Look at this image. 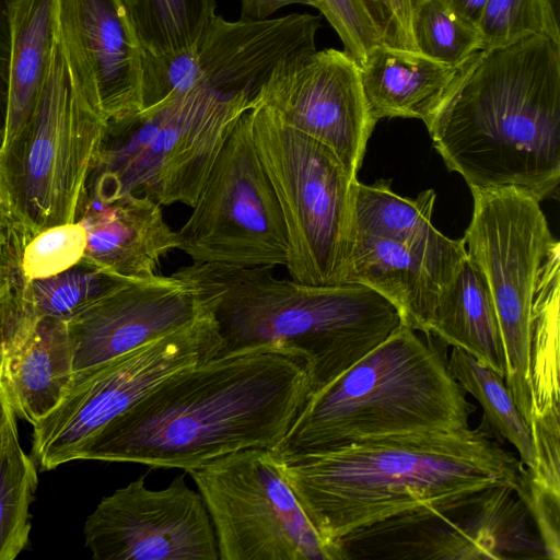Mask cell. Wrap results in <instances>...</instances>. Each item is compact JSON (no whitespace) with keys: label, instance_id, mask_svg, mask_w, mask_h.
<instances>
[{"label":"cell","instance_id":"obj_1","mask_svg":"<svg viewBox=\"0 0 560 560\" xmlns=\"http://www.w3.org/2000/svg\"><path fill=\"white\" fill-rule=\"evenodd\" d=\"M312 393L306 358L281 345L213 357L161 382L100 429L77 459L190 468L275 450Z\"/></svg>","mask_w":560,"mask_h":560},{"label":"cell","instance_id":"obj_2","mask_svg":"<svg viewBox=\"0 0 560 560\" xmlns=\"http://www.w3.org/2000/svg\"><path fill=\"white\" fill-rule=\"evenodd\" d=\"M272 457L323 540L400 515L454 508L479 492L515 485L523 467L487 423L475 429L365 439Z\"/></svg>","mask_w":560,"mask_h":560},{"label":"cell","instance_id":"obj_3","mask_svg":"<svg viewBox=\"0 0 560 560\" xmlns=\"http://www.w3.org/2000/svg\"><path fill=\"white\" fill-rule=\"evenodd\" d=\"M472 188L515 187L540 202L560 182V44L530 35L482 49L424 124Z\"/></svg>","mask_w":560,"mask_h":560},{"label":"cell","instance_id":"obj_4","mask_svg":"<svg viewBox=\"0 0 560 560\" xmlns=\"http://www.w3.org/2000/svg\"><path fill=\"white\" fill-rule=\"evenodd\" d=\"M173 275L187 282L215 320L218 355L264 345L289 346L307 361L312 393L386 340L398 310L360 283L313 285L272 268L191 262Z\"/></svg>","mask_w":560,"mask_h":560},{"label":"cell","instance_id":"obj_5","mask_svg":"<svg viewBox=\"0 0 560 560\" xmlns=\"http://www.w3.org/2000/svg\"><path fill=\"white\" fill-rule=\"evenodd\" d=\"M476 410L432 341L401 325L310 395L277 454L341 447L388 435L458 430Z\"/></svg>","mask_w":560,"mask_h":560},{"label":"cell","instance_id":"obj_6","mask_svg":"<svg viewBox=\"0 0 560 560\" xmlns=\"http://www.w3.org/2000/svg\"><path fill=\"white\" fill-rule=\"evenodd\" d=\"M252 95L195 86L136 113L107 120L85 199L108 203L143 195L161 206L194 207Z\"/></svg>","mask_w":560,"mask_h":560},{"label":"cell","instance_id":"obj_7","mask_svg":"<svg viewBox=\"0 0 560 560\" xmlns=\"http://www.w3.org/2000/svg\"><path fill=\"white\" fill-rule=\"evenodd\" d=\"M106 122L72 81L58 37L32 119L0 149V217L18 248L78 220Z\"/></svg>","mask_w":560,"mask_h":560},{"label":"cell","instance_id":"obj_8","mask_svg":"<svg viewBox=\"0 0 560 560\" xmlns=\"http://www.w3.org/2000/svg\"><path fill=\"white\" fill-rule=\"evenodd\" d=\"M259 160L275 190L288 240L292 280L345 283L354 240L353 185L336 154L265 106L249 109Z\"/></svg>","mask_w":560,"mask_h":560},{"label":"cell","instance_id":"obj_9","mask_svg":"<svg viewBox=\"0 0 560 560\" xmlns=\"http://www.w3.org/2000/svg\"><path fill=\"white\" fill-rule=\"evenodd\" d=\"M470 191L472 218L462 241L489 289L504 349V382L529 424L533 305L544 261L557 240L532 194L515 187Z\"/></svg>","mask_w":560,"mask_h":560},{"label":"cell","instance_id":"obj_10","mask_svg":"<svg viewBox=\"0 0 560 560\" xmlns=\"http://www.w3.org/2000/svg\"><path fill=\"white\" fill-rule=\"evenodd\" d=\"M222 347L213 317L186 326L98 365L74 372L57 407L33 425L31 456L39 470L77 459L82 446L173 374L217 357Z\"/></svg>","mask_w":560,"mask_h":560},{"label":"cell","instance_id":"obj_11","mask_svg":"<svg viewBox=\"0 0 560 560\" xmlns=\"http://www.w3.org/2000/svg\"><path fill=\"white\" fill-rule=\"evenodd\" d=\"M186 472L211 517L219 560H342L304 513L271 450L238 451Z\"/></svg>","mask_w":560,"mask_h":560},{"label":"cell","instance_id":"obj_12","mask_svg":"<svg viewBox=\"0 0 560 560\" xmlns=\"http://www.w3.org/2000/svg\"><path fill=\"white\" fill-rule=\"evenodd\" d=\"M249 109L234 125L189 218L177 231L178 249L192 262L287 265L284 221L255 148Z\"/></svg>","mask_w":560,"mask_h":560},{"label":"cell","instance_id":"obj_13","mask_svg":"<svg viewBox=\"0 0 560 560\" xmlns=\"http://www.w3.org/2000/svg\"><path fill=\"white\" fill-rule=\"evenodd\" d=\"M319 27L320 18L308 13L236 22L217 15L185 51L162 57L143 51L141 109L195 86L254 98L279 62L316 50Z\"/></svg>","mask_w":560,"mask_h":560},{"label":"cell","instance_id":"obj_14","mask_svg":"<svg viewBox=\"0 0 560 560\" xmlns=\"http://www.w3.org/2000/svg\"><path fill=\"white\" fill-rule=\"evenodd\" d=\"M84 537L95 560H219L206 503L184 475L160 490L140 476L104 497L85 521Z\"/></svg>","mask_w":560,"mask_h":560},{"label":"cell","instance_id":"obj_15","mask_svg":"<svg viewBox=\"0 0 560 560\" xmlns=\"http://www.w3.org/2000/svg\"><path fill=\"white\" fill-rule=\"evenodd\" d=\"M290 127L330 149L357 177L377 122L359 65L343 50L326 48L282 60L252 101Z\"/></svg>","mask_w":560,"mask_h":560},{"label":"cell","instance_id":"obj_16","mask_svg":"<svg viewBox=\"0 0 560 560\" xmlns=\"http://www.w3.org/2000/svg\"><path fill=\"white\" fill-rule=\"evenodd\" d=\"M59 38L72 81L107 121L142 107L143 50L119 0H60Z\"/></svg>","mask_w":560,"mask_h":560},{"label":"cell","instance_id":"obj_17","mask_svg":"<svg viewBox=\"0 0 560 560\" xmlns=\"http://www.w3.org/2000/svg\"><path fill=\"white\" fill-rule=\"evenodd\" d=\"M202 312L195 290L173 273L124 283L67 319L73 373L173 332Z\"/></svg>","mask_w":560,"mask_h":560},{"label":"cell","instance_id":"obj_18","mask_svg":"<svg viewBox=\"0 0 560 560\" xmlns=\"http://www.w3.org/2000/svg\"><path fill=\"white\" fill-rule=\"evenodd\" d=\"M498 492L487 489L451 509L422 510L353 532L343 559H505Z\"/></svg>","mask_w":560,"mask_h":560},{"label":"cell","instance_id":"obj_19","mask_svg":"<svg viewBox=\"0 0 560 560\" xmlns=\"http://www.w3.org/2000/svg\"><path fill=\"white\" fill-rule=\"evenodd\" d=\"M72 375L67 319L38 315L18 288L0 310V386L15 416L36 424L60 402Z\"/></svg>","mask_w":560,"mask_h":560},{"label":"cell","instance_id":"obj_20","mask_svg":"<svg viewBox=\"0 0 560 560\" xmlns=\"http://www.w3.org/2000/svg\"><path fill=\"white\" fill-rule=\"evenodd\" d=\"M465 257L462 240L415 247L354 232L345 283L375 290L398 310L404 325L428 335L440 293Z\"/></svg>","mask_w":560,"mask_h":560},{"label":"cell","instance_id":"obj_21","mask_svg":"<svg viewBox=\"0 0 560 560\" xmlns=\"http://www.w3.org/2000/svg\"><path fill=\"white\" fill-rule=\"evenodd\" d=\"M77 221L86 232L80 261L132 282L155 277L162 258L179 246L161 205L143 195L84 200Z\"/></svg>","mask_w":560,"mask_h":560},{"label":"cell","instance_id":"obj_22","mask_svg":"<svg viewBox=\"0 0 560 560\" xmlns=\"http://www.w3.org/2000/svg\"><path fill=\"white\" fill-rule=\"evenodd\" d=\"M469 59L450 66L419 51L385 45L375 47L360 67L372 115L377 121L402 117L427 124L459 80Z\"/></svg>","mask_w":560,"mask_h":560},{"label":"cell","instance_id":"obj_23","mask_svg":"<svg viewBox=\"0 0 560 560\" xmlns=\"http://www.w3.org/2000/svg\"><path fill=\"white\" fill-rule=\"evenodd\" d=\"M10 26L7 147L32 119L59 37L60 0H4Z\"/></svg>","mask_w":560,"mask_h":560},{"label":"cell","instance_id":"obj_24","mask_svg":"<svg viewBox=\"0 0 560 560\" xmlns=\"http://www.w3.org/2000/svg\"><path fill=\"white\" fill-rule=\"evenodd\" d=\"M428 337L462 349L505 377V357L492 299L485 278L467 254L442 289Z\"/></svg>","mask_w":560,"mask_h":560},{"label":"cell","instance_id":"obj_25","mask_svg":"<svg viewBox=\"0 0 560 560\" xmlns=\"http://www.w3.org/2000/svg\"><path fill=\"white\" fill-rule=\"evenodd\" d=\"M435 191L427 189L415 199L400 197L390 180L353 185L354 232L415 247H433L448 241L431 223Z\"/></svg>","mask_w":560,"mask_h":560},{"label":"cell","instance_id":"obj_26","mask_svg":"<svg viewBox=\"0 0 560 560\" xmlns=\"http://www.w3.org/2000/svg\"><path fill=\"white\" fill-rule=\"evenodd\" d=\"M560 246L544 261L533 305L529 349L532 413L559 409Z\"/></svg>","mask_w":560,"mask_h":560},{"label":"cell","instance_id":"obj_27","mask_svg":"<svg viewBox=\"0 0 560 560\" xmlns=\"http://www.w3.org/2000/svg\"><path fill=\"white\" fill-rule=\"evenodd\" d=\"M36 467L20 444L16 416L7 400L0 421V560H14L28 544Z\"/></svg>","mask_w":560,"mask_h":560},{"label":"cell","instance_id":"obj_28","mask_svg":"<svg viewBox=\"0 0 560 560\" xmlns=\"http://www.w3.org/2000/svg\"><path fill=\"white\" fill-rule=\"evenodd\" d=\"M144 52L155 57L191 48L214 20L215 0H119Z\"/></svg>","mask_w":560,"mask_h":560},{"label":"cell","instance_id":"obj_29","mask_svg":"<svg viewBox=\"0 0 560 560\" xmlns=\"http://www.w3.org/2000/svg\"><path fill=\"white\" fill-rule=\"evenodd\" d=\"M447 369L465 393L481 405L482 420L494 436L512 444L527 469L535 467L530 427L517 409L504 378L458 348H453Z\"/></svg>","mask_w":560,"mask_h":560},{"label":"cell","instance_id":"obj_30","mask_svg":"<svg viewBox=\"0 0 560 560\" xmlns=\"http://www.w3.org/2000/svg\"><path fill=\"white\" fill-rule=\"evenodd\" d=\"M132 282L84 262L57 275L24 281L22 292L38 315L69 319L110 290Z\"/></svg>","mask_w":560,"mask_h":560},{"label":"cell","instance_id":"obj_31","mask_svg":"<svg viewBox=\"0 0 560 560\" xmlns=\"http://www.w3.org/2000/svg\"><path fill=\"white\" fill-rule=\"evenodd\" d=\"M412 32L420 54L450 66L483 49L478 27L455 14L445 0L422 2L413 15Z\"/></svg>","mask_w":560,"mask_h":560},{"label":"cell","instance_id":"obj_32","mask_svg":"<svg viewBox=\"0 0 560 560\" xmlns=\"http://www.w3.org/2000/svg\"><path fill=\"white\" fill-rule=\"evenodd\" d=\"M483 49L509 45L530 35L560 44L559 21L545 0H488L477 23Z\"/></svg>","mask_w":560,"mask_h":560},{"label":"cell","instance_id":"obj_33","mask_svg":"<svg viewBox=\"0 0 560 560\" xmlns=\"http://www.w3.org/2000/svg\"><path fill=\"white\" fill-rule=\"evenodd\" d=\"M86 247V232L75 221L42 231L19 250L21 278L24 281L57 275L80 262Z\"/></svg>","mask_w":560,"mask_h":560},{"label":"cell","instance_id":"obj_34","mask_svg":"<svg viewBox=\"0 0 560 560\" xmlns=\"http://www.w3.org/2000/svg\"><path fill=\"white\" fill-rule=\"evenodd\" d=\"M315 8L338 34L343 51L359 67L375 47L383 45L360 0H315Z\"/></svg>","mask_w":560,"mask_h":560},{"label":"cell","instance_id":"obj_35","mask_svg":"<svg viewBox=\"0 0 560 560\" xmlns=\"http://www.w3.org/2000/svg\"><path fill=\"white\" fill-rule=\"evenodd\" d=\"M515 491L525 504L537 529L545 556L548 559H560L559 510L560 494L537 483L522 467Z\"/></svg>","mask_w":560,"mask_h":560},{"label":"cell","instance_id":"obj_36","mask_svg":"<svg viewBox=\"0 0 560 560\" xmlns=\"http://www.w3.org/2000/svg\"><path fill=\"white\" fill-rule=\"evenodd\" d=\"M559 409L533 412L529 422L535 450V467L529 476L546 489L560 494Z\"/></svg>","mask_w":560,"mask_h":560},{"label":"cell","instance_id":"obj_37","mask_svg":"<svg viewBox=\"0 0 560 560\" xmlns=\"http://www.w3.org/2000/svg\"><path fill=\"white\" fill-rule=\"evenodd\" d=\"M425 0H360L376 28L383 45L418 51L412 21L418 7Z\"/></svg>","mask_w":560,"mask_h":560},{"label":"cell","instance_id":"obj_38","mask_svg":"<svg viewBox=\"0 0 560 560\" xmlns=\"http://www.w3.org/2000/svg\"><path fill=\"white\" fill-rule=\"evenodd\" d=\"M21 281L19 252L0 217V310L11 299Z\"/></svg>","mask_w":560,"mask_h":560},{"label":"cell","instance_id":"obj_39","mask_svg":"<svg viewBox=\"0 0 560 560\" xmlns=\"http://www.w3.org/2000/svg\"><path fill=\"white\" fill-rule=\"evenodd\" d=\"M10 26L4 0H0V147L3 142L9 89Z\"/></svg>","mask_w":560,"mask_h":560},{"label":"cell","instance_id":"obj_40","mask_svg":"<svg viewBox=\"0 0 560 560\" xmlns=\"http://www.w3.org/2000/svg\"><path fill=\"white\" fill-rule=\"evenodd\" d=\"M293 3L315 7V0H241V20L264 21L280 8Z\"/></svg>","mask_w":560,"mask_h":560},{"label":"cell","instance_id":"obj_41","mask_svg":"<svg viewBox=\"0 0 560 560\" xmlns=\"http://www.w3.org/2000/svg\"><path fill=\"white\" fill-rule=\"evenodd\" d=\"M488 0H445L450 9L463 20L477 26Z\"/></svg>","mask_w":560,"mask_h":560},{"label":"cell","instance_id":"obj_42","mask_svg":"<svg viewBox=\"0 0 560 560\" xmlns=\"http://www.w3.org/2000/svg\"><path fill=\"white\" fill-rule=\"evenodd\" d=\"M551 14L559 21V0H545Z\"/></svg>","mask_w":560,"mask_h":560},{"label":"cell","instance_id":"obj_43","mask_svg":"<svg viewBox=\"0 0 560 560\" xmlns=\"http://www.w3.org/2000/svg\"><path fill=\"white\" fill-rule=\"evenodd\" d=\"M5 404H7V397L0 386V421H1L3 412H4Z\"/></svg>","mask_w":560,"mask_h":560}]
</instances>
